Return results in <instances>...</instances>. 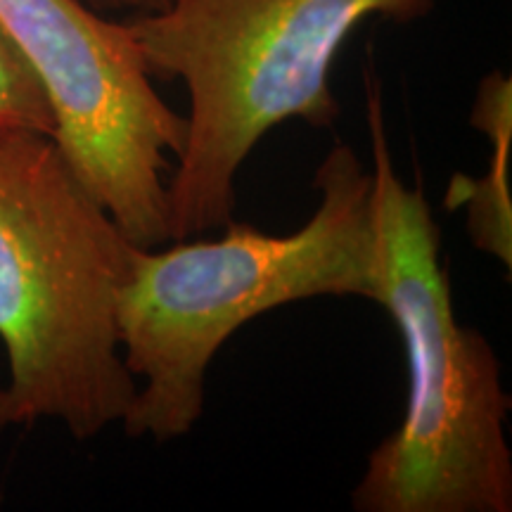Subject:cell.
<instances>
[{
  "instance_id": "cell-2",
  "label": "cell",
  "mask_w": 512,
  "mask_h": 512,
  "mask_svg": "<svg viewBox=\"0 0 512 512\" xmlns=\"http://www.w3.org/2000/svg\"><path fill=\"white\" fill-rule=\"evenodd\" d=\"M380 299L399 328L406 415L370 453L358 512H510V396L489 339L456 320L441 233L420 185L396 174L380 81L366 67Z\"/></svg>"
},
{
  "instance_id": "cell-8",
  "label": "cell",
  "mask_w": 512,
  "mask_h": 512,
  "mask_svg": "<svg viewBox=\"0 0 512 512\" xmlns=\"http://www.w3.org/2000/svg\"><path fill=\"white\" fill-rule=\"evenodd\" d=\"M110 8H121V10H133L138 15H150V12H159L169 5V0H102Z\"/></svg>"
},
{
  "instance_id": "cell-6",
  "label": "cell",
  "mask_w": 512,
  "mask_h": 512,
  "mask_svg": "<svg viewBox=\"0 0 512 512\" xmlns=\"http://www.w3.org/2000/svg\"><path fill=\"white\" fill-rule=\"evenodd\" d=\"M470 124L491 140V162L484 176H453L444 204L463 209L467 233L479 252L512 268V204L508 185L512 143V81L508 74H486L472 107Z\"/></svg>"
},
{
  "instance_id": "cell-5",
  "label": "cell",
  "mask_w": 512,
  "mask_h": 512,
  "mask_svg": "<svg viewBox=\"0 0 512 512\" xmlns=\"http://www.w3.org/2000/svg\"><path fill=\"white\" fill-rule=\"evenodd\" d=\"M0 22L48 95L55 145L136 247L171 240L169 176L185 117L152 86L126 24L79 0H0Z\"/></svg>"
},
{
  "instance_id": "cell-1",
  "label": "cell",
  "mask_w": 512,
  "mask_h": 512,
  "mask_svg": "<svg viewBox=\"0 0 512 512\" xmlns=\"http://www.w3.org/2000/svg\"><path fill=\"white\" fill-rule=\"evenodd\" d=\"M313 183L320 207L297 233L268 235L233 219L219 240L136 247L117 299L121 356L145 380L121 420L128 437H185L204 413L209 363L261 313L313 297L377 304L373 171L337 143Z\"/></svg>"
},
{
  "instance_id": "cell-3",
  "label": "cell",
  "mask_w": 512,
  "mask_h": 512,
  "mask_svg": "<svg viewBox=\"0 0 512 512\" xmlns=\"http://www.w3.org/2000/svg\"><path fill=\"white\" fill-rule=\"evenodd\" d=\"M136 245L48 136L0 143V430L57 420L98 437L136 399L117 299Z\"/></svg>"
},
{
  "instance_id": "cell-4",
  "label": "cell",
  "mask_w": 512,
  "mask_h": 512,
  "mask_svg": "<svg viewBox=\"0 0 512 512\" xmlns=\"http://www.w3.org/2000/svg\"><path fill=\"white\" fill-rule=\"evenodd\" d=\"M437 0H169L126 22L152 79L183 81L190 112L169 176L171 240L235 219V181L261 138L290 119L330 128V76L358 24L413 22Z\"/></svg>"
},
{
  "instance_id": "cell-7",
  "label": "cell",
  "mask_w": 512,
  "mask_h": 512,
  "mask_svg": "<svg viewBox=\"0 0 512 512\" xmlns=\"http://www.w3.org/2000/svg\"><path fill=\"white\" fill-rule=\"evenodd\" d=\"M17 136H55L48 95L27 57L0 22V143Z\"/></svg>"
}]
</instances>
